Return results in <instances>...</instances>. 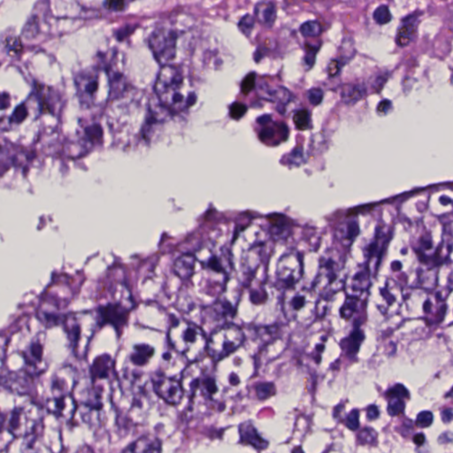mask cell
I'll return each instance as SVG.
<instances>
[{
    "instance_id": "obj_50",
    "label": "cell",
    "mask_w": 453,
    "mask_h": 453,
    "mask_svg": "<svg viewBox=\"0 0 453 453\" xmlns=\"http://www.w3.org/2000/svg\"><path fill=\"white\" fill-rule=\"evenodd\" d=\"M304 161V152L301 146L294 149L289 155V163L294 166H299Z\"/></svg>"
},
{
    "instance_id": "obj_33",
    "label": "cell",
    "mask_w": 453,
    "mask_h": 453,
    "mask_svg": "<svg viewBox=\"0 0 453 453\" xmlns=\"http://www.w3.org/2000/svg\"><path fill=\"white\" fill-rule=\"evenodd\" d=\"M300 32L304 36H318L321 34V27L315 20H308L301 25Z\"/></svg>"
},
{
    "instance_id": "obj_9",
    "label": "cell",
    "mask_w": 453,
    "mask_h": 453,
    "mask_svg": "<svg viewBox=\"0 0 453 453\" xmlns=\"http://www.w3.org/2000/svg\"><path fill=\"white\" fill-rule=\"evenodd\" d=\"M65 323L75 355L84 357L98 324V318L90 313H77L67 317Z\"/></svg>"
},
{
    "instance_id": "obj_5",
    "label": "cell",
    "mask_w": 453,
    "mask_h": 453,
    "mask_svg": "<svg viewBox=\"0 0 453 453\" xmlns=\"http://www.w3.org/2000/svg\"><path fill=\"white\" fill-rule=\"evenodd\" d=\"M196 258L202 266V280L205 286L210 287L212 296L222 293L227 281L231 270V258L226 251H215L210 249L200 250Z\"/></svg>"
},
{
    "instance_id": "obj_43",
    "label": "cell",
    "mask_w": 453,
    "mask_h": 453,
    "mask_svg": "<svg viewBox=\"0 0 453 453\" xmlns=\"http://www.w3.org/2000/svg\"><path fill=\"white\" fill-rule=\"evenodd\" d=\"M345 425L351 430H356L360 427V413L358 410H352L348 414Z\"/></svg>"
},
{
    "instance_id": "obj_15",
    "label": "cell",
    "mask_w": 453,
    "mask_h": 453,
    "mask_svg": "<svg viewBox=\"0 0 453 453\" xmlns=\"http://www.w3.org/2000/svg\"><path fill=\"white\" fill-rule=\"evenodd\" d=\"M153 390L160 398L169 405H178L184 398L181 383L170 377H159L153 383Z\"/></svg>"
},
{
    "instance_id": "obj_16",
    "label": "cell",
    "mask_w": 453,
    "mask_h": 453,
    "mask_svg": "<svg viewBox=\"0 0 453 453\" xmlns=\"http://www.w3.org/2000/svg\"><path fill=\"white\" fill-rule=\"evenodd\" d=\"M77 383V374L72 367H63L55 373L51 383V397L71 395Z\"/></svg>"
},
{
    "instance_id": "obj_38",
    "label": "cell",
    "mask_w": 453,
    "mask_h": 453,
    "mask_svg": "<svg viewBox=\"0 0 453 453\" xmlns=\"http://www.w3.org/2000/svg\"><path fill=\"white\" fill-rule=\"evenodd\" d=\"M85 137L90 143H97L101 140L102 130L100 126L93 125L85 129Z\"/></svg>"
},
{
    "instance_id": "obj_19",
    "label": "cell",
    "mask_w": 453,
    "mask_h": 453,
    "mask_svg": "<svg viewBox=\"0 0 453 453\" xmlns=\"http://www.w3.org/2000/svg\"><path fill=\"white\" fill-rule=\"evenodd\" d=\"M370 285L369 270L367 266H360V268L355 270L352 276L349 279H345L344 286L349 296L357 297L359 295L365 292Z\"/></svg>"
},
{
    "instance_id": "obj_6",
    "label": "cell",
    "mask_w": 453,
    "mask_h": 453,
    "mask_svg": "<svg viewBox=\"0 0 453 453\" xmlns=\"http://www.w3.org/2000/svg\"><path fill=\"white\" fill-rule=\"evenodd\" d=\"M316 294L307 288L297 286L285 289L282 311L286 319L299 323H309L317 313Z\"/></svg>"
},
{
    "instance_id": "obj_46",
    "label": "cell",
    "mask_w": 453,
    "mask_h": 453,
    "mask_svg": "<svg viewBox=\"0 0 453 453\" xmlns=\"http://www.w3.org/2000/svg\"><path fill=\"white\" fill-rule=\"evenodd\" d=\"M359 439L362 445H365V444L374 445L376 440V433L371 429H365L360 434Z\"/></svg>"
},
{
    "instance_id": "obj_51",
    "label": "cell",
    "mask_w": 453,
    "mask_h": 453,
    "mask_svg": "<svg viewBox=\"0 0 453 453\" xmlns=\"http://www.w3.org/2000/svg\"><path fill=\"white\" fill-rule=\"evenodd\" d=\"M392 102L388 100V99H384L383 101H381L379 103V105L377 106V113L381 115V116H384V115H387L388 113L391 112L392 110Z\"/></svg>"
},
{
    "instance_id": "obj_42",
    "label": "cell",
    "mask_w": 453,
    "mask_h": 453,
    "mask_svg": "<svg viewBox=\"0 0 453 453\" xmlns=\"http://www.w3.org/2000/svg\"><path fill=\"white\" fill-rule=\"evenodd\" d=\"M254 24H255V20H254L253 17L250 16V14H247L240 21L239 27L242 33H244L248 36V35H250V32L252 31V29H253Z\"/></svg>"
},
{
    "instance_id": "obj_23",
    "label": "cell",
    "mask_w": 453,
    "mask_h": 453,
    "mask_svg": "<svg viewBox=\"0 0 453 453\" xmlns=\"http://www.w3.org/2000/svg\"><path fill=\"white\" fill-rule=\"evenodd\" d=\"M123 453H161V444L157 438L145 436L132 443Z\"/></svg>"
},
{
    "instance_id": "obj_31",
    "label": "cell",
    "mask_w": 453,
    "mask_h": 453,
    "mask_svg": "<svg viewBox=\"0 0 453 453\" xmlns=\"http://www.w3.org/2000/svg\"><path fill=\"white\" fill-rule=\"evenodd\" d=\"M3 43L5 50L10 55L16 56L20 54V52L22 51V45L20 39L15 35H5Z\"/></svg>"
},
{
    "instance_id": "obj_57",
    "label": "cell",
    "mask_w": 453,
    "mask_h": 453,
    "mask_svg": "<svg viewBox=\"0 0 453 453\" xmlns=\"http://www.w3.org/2000/svg\"><path fill=\"white\" fill-rule=\"evenodd\" d=\"M442 420L445 423H449L453 420V410L452 408H448L446 410H444L441 414Z\"/></svg>"
},
{
    "instance_id": "obj_26",
    "label": "cell",
    "mask_w": 453,
    "mask_h": 453,
    "mask_svg": "<svg viewBox=\"0 0 453 453\" xmlns=\"http://www.w3.org/2000/svg\"><path fill=\"white\" fill-rule=\"evenodd\" d=\"M154 354V349L148 344H141L135 345L130 354V360L135 366L144 367L148 363Z\"/></svg>"
},
{
    "instance_id": "obj_30",
    "label": "cell",
    "mask_w": 453,
    "mask_h": 453,
    "mask_svg": "<svg viewBox=\"0 0 453 453\" xmlns=\"http://www.w3.org/2000/svg\"><path fill=\"white\" fill-rule=\"evenodd\" d=\"M364 339L363 333L360 330H355L351 336L345 339L344 349L349 354H355L360 349V344Z\"/></svg>"
},
{
    "instance_id": "obj_22",
    "label": "cell",
    "mask_w": 453,
    "mask_h": 453,
    "mask_svg": "<svg viewBox=\"0 0 453 453\" xmlns=\"http://www.w3.org/2000/svg\"><path fill=\"white\" fill-rule=\"evenodd\" d=\"M385 307L391 313V310L397 311L402 303V291L400 286L392 280L387 281L386 285L382 290Z\"/></svg>"
},
{
    "instance_id": "obj_40",
    "label": "cell",
    "mask_w": 453,
    "mask_h": 453,
    "mask_svg": "<svg viewBox=\"0 0 453 453\" xmlns=\"http://www.w3.org/2000/svg\"><path fill=\"white\" fill-rule=\"evenodd\" d=\"M305 48H306V53L305 56V66H306V69H310L315 62V56H316L317 51L319 50V47L306 44Z\"/></svg>"
},
{
    "instance_id": "obj_14",
    "label": "cell",
    "mask_w": 453,
    "mask_h": 453,
    "mask_svg": "<svg viewBox=\"0 0 453 453\" xmlns=\"http://www.w3.org/2000/svg\"><path fill=\"white\" fill-rule=\"evenodd\" d=\"M129 306L121 301L109 303L98 310V323L111 324L116 330H120L125 326L129 318Z\"/></svg>"
},
{
    "instance_id": "obj_48",
    "label": "cell",
    "mask_w": 453,
    "mask_h": 453,
    "mask_svg": "<svg viewBox=\"0 0 453 453\" xmlns=\"http://www.w3.org/2000/svg\"><path fill=\"white\" fill-rule=\"evenodd\" d=\"M255 82H256V75L254 73H250V74H248L245 78L243 79V81L242 82V86H241V89H242V92L243 94L250 93L251 90H253L254 87H255Z\"/></svg>"
},
{
    "instance_id": "obj_4",
    "label": "cell",
    "mask_w": 453,
    "mask_h": 453,
    "mask_svg": "<svg viewBox=\"0 0 453 453\" xmlns=\"http://www.w3.org/2000/svg\"><path fill=\"white\" fill-rule=\"evenodd\" d=\"M75 85L80 102L87 107L103 105L109 98V74L100 67H90L80 72L75 78Z\"/></svg>"
},
{
    "instance_id": "obj_54",
    "label": "cell",
    "mask_w": 453,
    "mask_h": 453,
    "mask_svg": "<svg viewBox=\"0 0 453 453\" xmlns=\"http://www.w3.org/2000/svg\"><path fill=\"white\" fill-rule=\"evenodd\" d=\"M340 69H341V67H340L339 61L336 60V59H334L328 65V74H329V76H331V77L336 76V74H339Z\"/></svg>"
},
{
    "instance_id": "obj_3",
    "label": "cell",
    "mask_w": 453,
    "mask_h": 453,
    "mask_svg": "<svg viewBox=\"0 0 453 453\" xmlns=\"http://www.w3.org/2000/svg\"><path fill=\"white\" fill-rule=\"evenodd\" d=\"M180 383L184 393L191 398L200 396L207 400H217L221 391L218 378L202 360L192 362L184 369Z\"/></svg>"
},
{
    "instance_id": "obj_58",
    "label": "cell",
    "mask_w": 453,
    "mask_h": 453,
    "mask_svg": "<svg viewBox=\"0 0 453 453\" xmlns=\"http://www.w3.org/2000/svg\"><path fill=\"white\" fill-rule=\"evenodd\" d=\"M414 442L415 445H417L418 446H421L424 444L425 442V437L423 434H417L415 435L414 437Z\"/></svg>"
},
{
    "instance_id": "obj_55",
    "label": "cell",
    "mask_w": 453,
    "mask_h": 453,
    "mask_svg": "<svg viewBox=\"0 0 453 453\" xmlns=\"http://www.w3.org/2000/svg\"><path fill=\"white\" fill-rule=\"evenodd\" d=\"M11 104L10 96L6 92H0V110L8 108Z\"/></svg>"
},
{
    "instance_id": "obj_36",
    "label": "cell",
    "mask_w": 453,
    "mask_h": 453,
    "mask_svg": "<svg viewBox=\"0 0 453 453\" xmlns=\"http://www.w3.org/2000/svg\"><path fill=\"white\" fill-rule=\"evenodd\" d=\"M256 392L259 399H266L275 393V387L273 383H263L256 387Z\"/></svg>"
},
{
    "instance_id": "obj_25",
    "label": "cell",
    "mask_w": 453,
    "mask_h": 453,
    "mask_svg": "<svg viewBox=\"0 0 453 453\" xmlns=\"http://www.w3.org/2000/svg\"><path fill=\"white\" fill-rule=\"evenodd\" d=\"M241 441L246 445H250L254 448L258 450L266 449L268 443L265 441L259 436L257 430L254 428L253 425L250 422L242 423L239 429Z\"/></svg>"
},
{
    "instance_id": "obj_11",
    "label": "cell",
    "mask_w": 453,
    "mask_h": 453,
    "mask_svg": "<svg viewBox=\"0 0 453 453\" xmlns=\"http://www.w3.org/2000/svg\"><path fill=\"white\" fill-rule=\"evenodd\" d=\"M25 344L20 350V355L24 361V372L30 376H37L46 370L47 361L45 354V336L42 332H36L34 336L28 332L23 335Z\"/></svg>"
},
{
    "instance_id": "obj_52",
    "label": "cell",
    "mask_w": 453,
    "mask_h": 453,
    "mask_svg": "<svg viewBox=\"0 0 453 453\" xmlns=\"http://www.w3.org/2000/svg\"><path fill=\"white\" fill-rule=\"evenodd\" d=\"M274 137H275V129H273V127H266L262 129L259 133V138L263 142L273 140Z\"/></svg>"
},
{
    "instance_id": "obj_1",
    "label": "cell",
    "mask_w": 453,
    "mask_h": 453,
    "mask_svg": "<svg viewBox=\"0 0 453 453\" xmlns=\"http://www.w3.org/2000/svg\"><path fill=\"white\" fill-rule=\"evenodd\" d=\"M154 90L160 104L172 113H180L194 104L196 94L182 67L168 65L161 68Z\"/></svg>"
},
{
    "instance_id": "obj_41",
    "label": "cell",
    "mask_w": 453,
    "mask_h": 453,
    "mask_svg": "<svg viewBox=\"0 0 453 453\" xmlns=\"http://www.w3.org/2000/svg\"><path fill=\"white\" fill-rule=\"evenodd\" d=\"M433 422V414L430 412L425 411L418 414L416 419V425L420 428H428Z\"/></svg>"
},
{
    "instance_id": "obj_45",
    "label": "cell",
    "mask_w": 453,
    "mask_h": 453,
    "mask_svg": "<svg viewBox=\"0 0 453 453\" xmlns=\"http://www.w3.org/2000/svg\"><path fill=\"white\" fill-rule=\"evenodd\" d=\"M323 91L320 88H313L309 90L307 97H308L309 102L313 106H318L320 105L322 99H323Z\"/></svg>"
},
{
    "instance_id": "obj_27",
    "label": "cell",
    "mask_w": 453,
    "mask_h": 453,
    "mask_svg": "<svg viewBox=\"0 0 453 453\" xmlns=\"http://www.w3.org/2000/svg\"><path fill=\"white\" fill-rule=\"evenodd\" d=\"M366 94V90L363 87L360 85H352V84H348L344 85L341 92L340 96L342 98V101L344 102L346 105H354L357 102L360 101L364 98Z\"/></svg>"
},
{
    "instance_id": "obj_18",
    "label": "cell",
    "mask_w": 453,
    "mask_h": 453,
    "mask_svg": "<svg viewBox=\"0 0 453 453\" xmlns=\"http://www.w3.org/2000/svg\"><path fill=\"white\" fill-rule=\"evenodd\" d=\"M90 374L94 384L105 386L103 383L104 384L111 383L115 378L114 362L112 357L108 354L97 357L90 368Z\"/></svg>"
},
{
    "instance_id": "obj_44",
    "label": "cell",
    "mask_w": 453,
    "mask_h": 453,
    "mask_svg": "<svg viewBox=\"0 0 453 453\" xmlns=\"http://www.w3.org/2000/svg\"><path fill=\"white\" fill-rule=\"evenodd\" d=\"M27 117V109L25 105H20L16 107L14 112L12 113L10 121L14 123H20Z\"/></svg>"
},
{
    "instance_id": "obj_49",
    "label": "cell",
    "mask_w": 453,
    "mask_h": 453,
    "mask_svg": "<svg viewBox=\"0 0 453 453\" xmlns=\"http://www.w3.org/2000/svg\"><path fill=\"white\" fill-rule=\"evenodd\" d=\"M247 107L242 103H234L230 107L231 117L235 120L242 118L246 113Z\"/></svg>"
},
{
    "instance_id": "obj_56",
    "label": "cell",
    "mask_w": 453,
    "mask_h": 453,
    "mask_svg": "<svg viewBox=\"0 0 453 453\" xmlns=\"http://www.w3.org/2000/svg\"><path fill=\"white\" fill-rule=\"evenodd\" d=\"M379 409L375 405H372L367 408V419L368 420H370V421L375 420L379 417Z\"/></svg>"
},
{
    "instance_id": "obj_2",
    "label": "cell",
    "mask_w": 453,
    "mask_h": 453,
    "mask_svg": "<svg viewBox=\"0 0 453 453\" xmlns=\"http://www.w3.org/2000/svg\"><path fill=\"white\" fill-rule=\"evenodd\" d=\"M168 341L173 349L191 363L201 360L207 352L206 333L191 321L178 320L175 322L168 331Z\"/></svg>"
},
{
    "instance_id": "obj_39",
    "label": "cell",
    "mask_w": 453,
    "mask_h": 453,
    "mask_svg": "<svg viewBox=\"0 0 453 453\" xmlns=\"http://www.w3.org/2000/svg\"><path fill=\"white\" fill-rule=\"evenodd\" d=\"M405 407L406 405L402 399H395L392 402L389 404L388 413L391 416H397L404 413Z\"/></svg>"
},
{
    "instance_id": "obj_8",
    "label": "cell",
    "mask_w": 453,
    "mask_h": 453,
    "mask_svg": "<svg viewBox=\"0 0 453 453\" xmlns=\"http://www.w3.org/2000/svg\"><path fill=\"white\" fill-rule=\"evenodd\" d=\"M346 276L341 258L327 254L320 261L313 290L322 298H328L343 289Z\"/></svg>"
},
{
    "instance_id": "obj_13",
    "label": "cell",
    "mask_w": 453,
    "mask_h": 453,
    "mask_svg": "<svg viewBox=\"0 0 453 453\" xmlns=\"http://www.w3.org/2000/svg\"><path fill=\"white\" fill-rule=\"evenodd\" d=\"M303 275V263L297 251H288L281 256L276 266V280L281 288L290 289L297 286Z\"/></svg>"
},
{
    "instance_id": "obj_59",
    "label": "cell",
    "mask_w": 453,
    "mask_h": 453,
    "mask_svg": "<svg viewBox=\"0 0 453 453\" xmlns=\"http://www.w3.org/2000/svg\"><path fill=\"white\" fill-rule=\"evenodd\" d=\"M270 121H271V116L268 115V114L263 115V116L258 119V122L260 125H267Z\"/></svg>"
},
{
    "instance_id": "obj_29",
    "label": "cell",
    "mask_w": 453,
    "mask_h": 453,
    "mask_svg": "<svg viewBox=\"0 0 453 453\" xmlns=\"http://www.w3.org/2000/svg\"><path fill=\"white\" fill-rule=\"evenodd\" d=\"M359 234V226L358 223L354 221H351L344 223L343 226L340 227V238L344 242L348 243V245L355 239L356 235Z\"/></svg>"
},
{
    "instance_id": "obj_37",
    "label": "cell",
    "mask_w": 453,
    "mask_h": 453,
    "mask_svg": "<svg viewBox=\"0 0 453 453\" xmlns=\"http://www.w3.org/2000/svg\"><path fill=\"white\" fill-rule=\"evenodd\" d=\"M386 396L388 398L391 399H402L404 398H409V392L407 390V388L402 385V384H397L394 387H392L391 390L387 391Z\"/></svg>"
},
{
    "instance_id": "obj_28",
    "label": "cell",
    "mask_w": 453,
    "mask_h": 453,
    "mask_svg": "<svg viewBox=\"0 0 453 453\" xmlns=\"http://www.w3.org/2000/svg\"><path fill=\"white\" fill-rule=\"evenodd\" d=\"M414 33H415V27L413 22L404 24L398 31L396 42L400 47L407 46L413 40Z\"/></svg>"
},
{
    "instance_id": "obj_12",
    "label": "cell",
    "mask_w": 453,
    "mask_h": 453,
    "mask_svg": "<svg viewBox=\"0 0 453 453\" xmlns=\"http://www.w3.org/2000/svg\"><path fill=\"white\" fill-rule=\"evenodd\" d=\"M178 35L174 28L160 27L150 35L149 45L157 61L163 67L171 65L177 51Z\"/></svg>"
},
{
    "instance_id": "obj_20",
    "label": "cell",
    "mask_w": 453,
    "mask_h": 453,
    "mask_svg": "<svg viewBox=\"0 0 453 453\" xmlns=\"http://www.w3.org/2000/svg\"><path fill=\"white\" fill-rule=\"evenodd\" d=\"M258 90L262 98L271 102H277L278 106L281 107L286 106L291 100V94L284 87H272L266 82H260Z\"/></svg>"
},
{
    "instance_id": "obj_47",
    "label": "cell",
    "mask_w": 453,
    "mask_h": 453,
    "mask_svg": "<svg viewBox=\"0 0 453 453\" xmlns=\"http://www.w3.org/2000/svg\"><path fill=\"white\" fill-rule=\"evenodd\" d=\"M350 298H351V300H346L344 306L341 309V314L345 319L351 318L352 313L355 311L356 307H357L355 297H350Z\"/></svg>"
},
{
    "instance_id": "obj_32",
    "label": "cell",
    "mask_w": 453,
    "mask_h": 453,
    "mask_svg": "<svg viewBox=\"0 0 453 453\" xmlns=\"http://www.w3.org/2000/svg\"><path fill=\"white\" fill-rule=\"evenodd\" d=\"M373 18L375 22L379 25H385L389 23L392 19L391 11L385 4H382L376 8L373 13Z\"/></svg>"
},
{
    "instance_id": "obj_53",
    "label": "cell",
    "mask_w": 453,
    "mask_h": 453,
    "mask_svg": "<svg viewBox=\"0 0 453 453\" xmlns=\"http://www.w3.org/2000/svg\"><path fill=\"white\" fill-rule=\"evenodd\" d=\"M105 5L107 9L113 11H122L125 8V3L123 1H107Z\"/></svg>"
},
{
    "instance_id": "obj_34",
    "label": "cell",
    "mask_w": 453,
    "mask_h": 453,
    "mask_svg": "<svg viewBox=\"0 0 453 453\" xmlns=\"http://www.w3.org/2000/svg\"><path fill=\"white\" fill-rule=\"evenodd\" d=\"M293 122L296 128L299 130H305L308 129L310 123L309 112L306 109H301L294 114Z\"/></svg>"
},
{
    "instance_id": "obj_60",
    "label": "cell",
    "mask_w": 453,
    "mask_h": 453,
    "mask_svg": "<svg viewBox=\"0 0 453 453\" xmlns=\"http://www.w3.org/2000/svg\"><path fill=\"white\" fill-rule=\"evenodd\" d=\"M4 414L2 413V411L0 409V429L1 427L3 426V423H4Z\"/></svg>"
},
{
    "instance_id": "obj_17",
    "label": "cell",
    "mask_w": 453,
    "mask_h": 453,
    "mask_svg": "<svg viewBox=\"0 0 453 453\" xmlns=\"http://www.w3.org/2000/svg\"><path fill=\"white\" fill-rule=\"evenodd\" d=\"M47 410L62 422H69L77 411V404L71 395L51 397L46 401Z\"/></svg>"
},
{
    "instance_id": "obj_10",
    "label": "cell",
    "mask_w": 453,
    "mask_h": 453,
    "mask_svg": "<svg viewBox=\"0 0 453 453\" xmlns=\"http://www.w3.org/2000/svg\"><path fill=\"white\" fill-rule=\"evenodd\" d=\"M43 418V411L34 402L24 403L13 409L8 421L9 433L14 438H27Z\"/></svg>"
},
{
    "instance_id": "obj_21",
    "label": "cell",
    "mask_w": 453,
    "mask_h": 453,
    "mask_svg": "<svg viewBox=\"0 0 453 453\" xmlns=\"http://www.w3.org/2000/svg\"><path fill=\"white\" fill-rule=\"evenodd\" d=\"M198 260L193 254H183L174 263V272L178 277L187 281L195 274Z\"/></svg>"
},
{
    "instance_id": "obj_7",
    "label": "cell",
    "mask_w": 453,
    "mask_h": 453,
    "mask_svg": "<svg viewBox=\"0 0 453 453\" xmlns=\"http://www.w3.org/2000/svg\"><path fill=\"white\" fill-rule=\"evenodd\" d=\"M244 340V333L240 327L231 323L223 325L215 328L207 339V354L213 361H223L237 351Z\"/></svg>"
},
{
    "instance_id": "obj_35",
    "label": "cell",
    "mask_w": 453,
    "mask_h": 453,
    "mask_svg": "<svg viewBox=\"0 0 453 453\" xmlns=\"http://www.w3.org/2000/svg\"><path fill=\"white\" fill-rule=\"evenodd\" d=\"M269 222L273 229H276L274 230V233L276 234H281L282 231H284L289 225L285 217L282 215H271L269 217Z\"/></svg>"
},
{
    "instance_id": "obj_24",
    "label": "cell",
    "mask_w": 453,
    "mask_h": 453,
    "mask_svg": "<svg viewBox=\"0 0 453 453\" xmlns=\"http://www.w3.org/2000/svg\"><path fill=\"white\" fill-rule=\"evenodd\" d=\"M254 13L259 23L267 28L273 27L276 20V7L272 2H259L254 8Z\"/></svg>"
}]
</instances>
